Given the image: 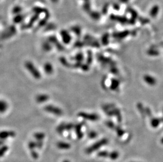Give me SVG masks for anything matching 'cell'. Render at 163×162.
<instances>
[{
	"label": "cell",
	"mask_w": 163,
	"mask_h": 162,
	"mask_svg": "<svg viewBox=\"0 0 163 162\" xmlns=\"http://www.w3.org/2000/svg\"><path fill=\"white\" fill-rule=\"evenodd\" d=\"M8 104L5 101L0 100V113H3L5 112L8 109Z\"/></svg>",
	"instance_id": "11"
},
{
	"label": "cell",
	"mask_w": 163,
	"mask_h": 162,
	"mask_svg": "<svg viewBox=\"0 0 163 162\" xmlns=\"http://www.w3.org/2000/svg\"><path fill=\"white\" fill-rule=\"evenodd\" d=\"M97 134L94 132H91L89 133V136L91 138H94V137L96 136Z\"/></svg>",
	"instance_id": "24"
},
{
	"label": "cell",
	"mask_w": 163,
	"mask_h": 162,
	"mask_svg": "<svg viewBox=\"0 0 163 162\" xmlns=\"http://www.w3.org/2000/svg\"><path fill=\"white\" fill-rule=\"evenodd\" d=\"M83 59H84V57H83V54L81 52L77 53L74 57V60L76 62V63H82V62L83 61Z\"/></svg>",
	"instance_id": "12"
},
{
	"label": "cell",
	"mask_w": 163,
	"mask_h": 162,
	"mask_svg": "<svg viewBox=\"0 0 163 162\" xmlns=\"http://www.w3.org/2000/svg\"><path fill=\"white\" fill-rule=\"evenodd\" d=\"M66 130V124L65 123H61L60 124L57 128H56V130L59 133H62L63 132L64 130Z\"/></svg>",
	"instance_id": "17"
},
{
	"label": "cell",
	"mask_w": 163,
	"mask_h": 162,
	"mask_svg": "<svg viewBox=\"0 0 163 162\" xmlns=\"http://www.w3.org/2000/svg\"><path fill=\"white\" fill-rule=\"evenodd\" d=\"M23 20V17L21 15H19V16H17L16 17H15L14 21L15 22V23H20V22H21Z\"/></svg>",
	"instance_id": "23"
},
{
	"label": "cell",
	"mask_w": 163,
	"mask_h": 162,
	"mask_svg": "<svg viewBox=\"0 0 163 162\" xmlns=\"http://www.w3.org/2000/svg\"><path fill=\"white\" fill-rule=\"evenodd\" d=\"M81 127H82V126H81V124H78L77 125H75V126H74V129H75V130H76L77 136L79 138H81L82 136Z\"/></svg>",
	"instance_id": "15"
},
{
	"label": "cell",
	"mask_w": 163,
	"mask_h": 162,
	"mask_svg": "<svg viewBox=\"0 0 163 162\" xmlns=\"http://www.w3.org/2000/svg\"><path fill=\"white\" fill-rule=\"evenodd\" d=\"M60 35L63 43L65 44H69L72 40V37L70 33L66 30H62L60 32Z\"/></svg>",
	"instance_id": "6"
},
{
	"label": "cell",
	"mask_w": 163,
	"mask_h": 162,
	"mask_svg": "<svg viewBox=\"0 0 163 162\" xmlns=\"http://www.w3.org/2000/svg\"><path fill=\"white\" fill-rule=\"evenodd\" d=\"M60 63L62 64V65L64 66L67 67H71V64L69 63V62L68 61L65 57H61L60 58Z\"/></svg>",
	"instance_id": "13"
},
{
	"label": "cell",
	"mask_w": 163,
	"mask_h": 162,
	"mask_svg": "<svg viewBox=\"0 0 163 162\" xmlns=\"http://www.w3.org/2000/svg\"><path fill=\"white\" fill-rule=\"evenodd\" d=\"M24 65L26 69L35 79L39 80L41 78V74L40 71L32 62L26 61Z\"/></svg>",
	"instance_id": "1"
},
{
	"label": "cell",
	"mask_w": 163,
	"mask_h": 162,
	"mask_svg": "<svg viewBox=\"0 0 163 162\" xmlns=\"http://www.w3.org/2000/svg\"><path fill=\"white\" fill-rule=\"evenodd\" d=\"M15 133L12 131H3L0 132V138L2 139L10 137H13L15 136Z\"/></svg>",
	"instance_id": "10"
},
{
	"label": "cell",
	"mask_w": 163,
	"mask_h": 162,
	"mask_svg": "<svg viewBox=\"0 0 163 162\" xmlns=\"http://www.w3.org/2000/svg\"><path fill=\"white\" fill-rule=\"evenodd\" d=\"M161 142H162V143L163 144V138L162 139V141H161Z\"/></svg>",
	"instance_id": "25"
},
{
	"label": "cell",
	"mask_w": 163,
	"mask_h": 162,
	"mask_svg": "<svg viewBox=\"0 0 163 162\" xmlns=\"http://www.w3.org/2000/svg\"><path fill=\"white\" fill-rule=\"evenodd\" d=\"M44 110L49 113H51L54 115L60 116L63 114V111L60 107L56 106L49 104L45 106L44 107Z\"/></svg>",
	"instance_id": "2"
},
{
	"label": "cell",
	"mask_w": 163,
	"mask_h": 162,
	"mask_svg": "<svg viewBox=\"0 0 163 162\" xmlns=\"http://www.w3.org/2000/svg\"><path fill=\"white\" fill-rule=\"evenodd\" d=\"M92 54L90 52V51H89L88 53V57H87V64L90 65L92 62Z\"/></svg>",
	"instance_id": "19"
},
{
	"label": "cell",
	"mask_w": 163,
	"mask_h": 162,
	"mask_svg": "<svg viewBox=\"0 0 163 162\" xmlns=\"http://www.w3.org/2000/svg\"></svg>",
	"instance_id": "26"
},
{
	"label": "cell",
	"mask_w": 163,
	"mask_h": 162,
	"mask_svg": "<svg viewBox=\"0 0 163 162\" xmlns=\"http://www.w3.org/2000/svg\"><path fill=\"white\" fill-rule=\"evenodd\" d=\"M43 69L47 74L51 75L54 71V68L51 63L49 62L45 63L43 66Z\"/></svg>",
	"instance_id": "8"
},
{
	"label": "cell",
	"mask_w": 163,
	"mask_h": 162,
	"mask_svg": "<svg viewBox=\"0 0 163 162\" xmlns=\"http://www.w3.org/2000/svg\"><path fill=\"white\" fill-rule=\"evenodd\" d=\"M50 98L49 95L47 94H40L36 95V101L38 103H43L48 101Z\"/></svg>",
	"instance_id": "7"
},
{
	"label": "cell",
	"mask_w": 163,
	"mask_h": 162,
	"mask_svg": "<svg viewBox=\"0 0 163 162\" xmlns=\"http://www.w3.org/2000/svg\"><path fill=\"white\" fill-rule=\"evenodd\" d=\"M52 44L49 41H45L42 44V49L45 52H49L52 49Z\"/></svg>",
	"instance_id": "9"
},
{
	"label": "cell",
	"mask_w": 163,
	"mask_h": 162,
	"mask_svg": "<svg viewBox=\"0 0 163 162\" xmlns=\"http://www.w3.org/2000/svg\"><path fill=\"white\" fill-rule=\"evenodd\" d=\"M84 44H85V43H83V42H82L81 41H77L74 43V46L75 48H81L83 45H84Z\"/></svg>",
	"instance_id": "21"
},
{
	"label": "cell",
	"mask_w": 163,
	"mask_h": 162,
	"mask_svg": "<svg viewBox=\"0 0 163 162\" xmlns=\"http://www.w3.org/2000/svg\"><path fill=\"white\" fill-rule=\"evenodd\" d=\"M58 145V147H60V148H68L70 146L69 144L66 143H64V142L59 143Z\"/></svg>",
	"instance_id": "20"
},
{
	"label": "cell",
	"mask_w": 163,
	"mask_h": 162,
	"mask_svg": "<svg viewBox=\"0 0 163 162\" xmlns=\"http://www.w3.org/2000/svg\"><path fill=\"white\" fill-rule=\"evenodd\" d=\"M89 64H82L81 65V66L80 67L81 69L82 70H83V71H87L89 69Z\"/></svg>",
	"instance_id": "22"
},
{
	"label": "cell",
	"mask_w": 163,
	"mask_h": 162,
	"mask_svg": "<svg viewBox=\"0 0 163 162\" xmlns=\"http://www.w3.org/2000/svg\"><path fill=\"white\" fill-rule=\"evenodd\" d=\"M35 137L37 140H42L44 137V134L42 133H36L35 134Z\"/></svg>",
	"instance_id": "18"
},
{
	"label": "cell",
	"mask_w": 163,
	"mask_h": 162,
	"mask_svg": "<svg viewBox=\"0 0 163 162\" xmlns=\"http://www.w3.org/2000/svg\"><path fill=\"white\" fill-rule=\"evenodd\" d=\"M119 154L118 152L113 151V152H109L108 158H109V159H110L111 160H115L118 159V158L119 157Z\"/></svg>",
	"instance_id": "16"
},
{
	"label": "cell",
	"mask_w": 163,
	"mask_h": 162,
	"mask_svg": "<svg viewBox=\"0 0 163 162\" xmlns=\"http://www.w3.org/2000/svg\"><path fill=\"white\" fill-rule=\"evenodd\" d=\"M78 116L86 120H89L91 121H95L99 119V116L96 114L88 113L84 112H80L78 114Z\"/></svg>",
	"instance_id": "4"
},
{
	"label": "cell",
	"mask_w": 163,
	"mask_h": 162,
	"mask_svg": "<svg viewBox=\"0 0 163 162\" xmlns=\"http://www.w3.org/2000/svg\"><path fill=\"white\" fill-rule=\"evenodd\" d=\"M108 140L107 139H102V140L98 141L96 143H95L92 146H91L90 147H89L87 150V153H91L92 152L96 151V150L99 149V148L101 147L102 146H103L104 145L107 144L108 143Z\"/></svg>",
	"instance_id": "3"
},
{
	"label": "cell",
	"mask_w": 163,
	"mask_h": 162,
	"mask_svg": "<svg viewBox=\"0 0 163 162\" xmlns=\"http://www.w3.org/2000/svg\"><path fill=\"white\" fill-rule=\"evenodd\" d=\"M48 41L52 44L55 46V48L59 51H62L64 49V47L63 45L60 43V42L58 40V38L55 36H51L48 38Z\"/></svg>",
	"instance_id": "5"
},
{
	"label": "cell",
	"mask_w": 163,
	"mask_h": 162,
	"mask_svg": "<svg viewBox=\"0 0 163 162\" xmlns=\"http://www.w3.org/2000/svg\"><path fill=\"white\" fill-rule=\"evenodd\" d=\"M71 31L75 35H76L77 36H80L81 35V29L80 27H79L78 26H74L72 27L71 28Z\"/></svg>",
	"instance_id": "14"
}]
</instances>
